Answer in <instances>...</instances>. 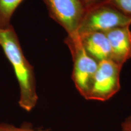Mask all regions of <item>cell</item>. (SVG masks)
<instances>
[{
    "instance_id": "cell-1",
    "label": "cell",
    "mask_w": 131,
    "mask_h": 131,
    "mask_svg": "<svg viewBox=\"0 0 131 131\" xmlns=\"http://www.w3.org/2000/svg\"><path fill=\"white\" fill-rule=\"evenodd\" d=\"M0 46L12 64L18 83L19 107L30 112L38 100L34 69L24 56L18 36L11 25L0 29Z\"/></svg>"
},
{
    "instance_id": "cell-2",
    "label": "cell",
    "mask_w": 131,
    "mask_h": 131,
    "mask_svg": "<svg viewBox=\"0 0 131 131\" xmlns=\"http://www.w3.org/2000/svg\"><path fill=\"white\" fill-rule=\"evenodd\" d=\"M131 18L107 3L96 5L86 10L77 30V35L93 32L106 34L113 29L130 26Z\"/></svg>"
},
{
    "instance_id": "cell-3",
    "label": "cell",
    "mask_w": 131,
    "mask_h": 131,
    "mask_svg": "<svg viewBox=\"0 0 131 131\" xmlns=\"http://www.w3.org/2000/svg\"><path fill=\"white\" fill-rule=\"evenodd\" d=\"M64 43L68 46L73 60V82L79 94L86 99L99 63L85 51L78 35L67 36Z\"/></svg>"
},
{
    "instance_id": "cell-4",
    "label": "cell",
    "mask_w": 131,
    "mask_h": 131,
    "mask_svg": "<svg viewBox=\"0 0 131 131\" xmlns=\"http://www.w3.org/2000/svg\"><path fill=\"white\" fill-rule=\"evenodd\" d=\"M123 66L112 60L98 63L87 100L106 101L117 94L121 88L120 72Z\"/></svg>"
},
{
    "instance_id": "cell-5",
    "label": "cell",
    "mask_w": 131,
    "mask_h": 131,
    "mask_svg": "<svg viewBox=\"0 0 131 131\" xmlns=\"http://www.w3.org/2000/svg\"><path fill=\"white\" fill-rule=\"evenodd\" d=\"M49 16L63 27L69 37L77 35V30L87 8L81 0H42Z\"/></svg>"
},
{
    "instance_id": "cell-6",
    "label": "cell",
    "mask_w": 131,
    "mask_h": 131,
    "mask_svg": "<svg viewBox=\"0 0 131 131\" xmlns=\"http://www.w3.org/2000/svg\"><path fill=\"white\" fill-rule=\"evenodd\" d=\"M130 26H124L106 33L111 49V60L119 65L131 58Z\"/></svg>"
},
{
    "instance_id": "cell-7",
    "label": "cell",
    "mask_w": 131,
    "mask_h": 131,
    "mask_svg": "<svg viewBox=\"0 0 131 131\" xmlns=\"http://www.w3.org/2000/svg\"><path fill=\"white\" fill-rule=\"evenodd\" d=\"M79 38L85 51L98 63L104 60H111L110 44L106 34L89 33L80 35Z\"/></svg>"
},
{
    "instance_id": "cell-8",
    "label": "cell",
    "mask_w": 131,
    "mask_h": 131,
    "mask_svg": "<svg viewBox=\"0 0 131 131\" xmlns=\"http://www.w3.org/2000/svg\"><path fill=\"white\" fill-rule=\"evenodd\" d=\"M24 0H0V29L10 26L12 16Z\"/></svg>"
},
{
    "instance_id": "cell-9",
    "label": "cell",
    "mask_w": 131,
    "mask_h": 131,
    "mask_svg": "<svg viewBox=\"0 0 131 131\" xmlns=\"http://www.w3.org/2000/svg\"><path fill=\"white\" fill-rule=\"evenodd\" d=\"M0 131H51L48 129H35L30 123L24 122L19 127L10 124L0 123Z\"/></svg>"
},
{
    "instance_id": "cell-10",
    "label": "cell",
    "mask_w": 131,
    "mask_h": 131,
    "mask_svg": "<svg viewBox=\"0 0 131 131\" xmlns=\"http://www.w3.org/2000/svg\"><path fill=\"white\" fill-rule=\"evenodd\" d=\"M109 3L123 14L131 18V0H107Z\"/></svg>"
},
{
    "instance_id": "cell-11",
    "label": "cell",
    "mask_w": 131,
    "mask_h": 131,
    "mask_svg": "<svg viewBox=\"0 0 131 131\" xmlns=\"http://www.w3.org/2000/svg\"><path fill=\"white\" fill-rule=\"evenodd\" d=\"M81 1L88 9L96 5L106 3L107 0H81Z\"/></svg>"
},
{
    "instance_id": "cell-12",
    "label": "cell",
    "mask_w": 131,
    "mask_h": 131,
    "mask_svg": "<svg viewBox=\"0 0 131 131\" xmlns=\"http://www.w3.org/2000/svg\"><path fill=\"white\" fill-rule=\"evenodd\" d=\"M122 131H131V115L124 119L121 124Z\"/></svg>"
}]
</instances>
